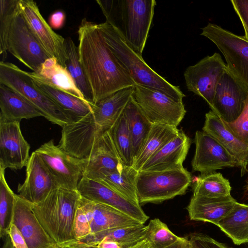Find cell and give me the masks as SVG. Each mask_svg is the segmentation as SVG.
Returning <instances> with one entry per match:
<instances>
[{"label": "cell", "mask_w": 248, "mask_h": 248, "mask_svg": "<svg viewBox=\"0 0 248 248\" xmlns=\"http://www.w3.org/2000/svg\"><path fill=\"white\" fill-rule=\"evenodd\" d=\"M79 61L93 94V105L135 83L106 43L98 24L82 19L78 31Z\"/></svg>", "instance_id": "obj_1"}, {"label": "cell", "mask_w": 248, "mask_h": 248, "mask_svg": "<svg viewBox=\"0 0 248 248\" xmlns=\"http://www.w3.org/2000/svg\"><path fill=\"white\" fill-rule=\"evenodd\" d=\"M106 18L127 44L142 56L153 21L155 0H97Z\"/></svg>", "instance_id": "obj_2"}, {"label": "cell", "mask_w": 248, "mask_h": 248, "mask_svg": "<svg viewBox=\"0 0 248 248\" xmlns=\"http://www.w3.org/2000/svg\"><path fill=\"white\" fill-rule=\"evenodd\" d=\"M81 198L78 190L57 187L41 202L31 203L36 218L56 244L67 245L76 240L74 220Z\"/></svg>", "instance_id": "obj_3"}, {"label": "cell", "mask_w": 248, "mask_h": 248, "mask_svg": "<svg viewBox=\"0 0 248 248\" xmlns=\"http://www.w3.org/2000/svg\"><path fill=\"white\" fill-rule=\"evenodd\" d=\"M99 29L119 62L136 84L159 90L182 102L185 95L179 86L170 84L152 69L126 43L117 30L106 21L98 24Z\"/></svg>", "instance_id": "obj_4"}, {"label": "cell", "mask_w": 248, "mask_h": 248, "mask_svg": "<svg viewBox=\"0 0 248 248\" xmlns=\"http://www.w3.org/2000/svg\"><path fill=\"white\" fill-rule=\"evenodd\" d=\"M0 83L26 98L52 123L62 127L73 122L65 111L38 88L28 72L15 64L0 61Z\"/></svg>", "instance_id": "obj_5"}, {"label": "cell", "mask_w": 248, "mask_h": 248, "mask_svg": "<svg viewBox=\"0 0 248 248\" xmlns=\"http://www.w3.org/2000/svg\"><path fill=\"white\" fill-rule=\"evenodd\" d=\"M192 181L183 167L160 171H139L136 186L140 204L157 203L184 194Z\"/></svg>", "instance_id": "obj_6"}, {"label": "cell", "mask_w": 248, "mask_h": 248, "mask_svg": "<svg viewBox=\"0 0 248 248\" xmlns=\"http://www.w3.org/2000/svg\"><path fill=\"white\" fill-rule=\"evenodd\" d=\"M202 30L201 35L215 44L224 56L228 71L248 90V41L211 23Z\"/></svg>", "instance_id": "obj_7"}, {"label": "cell", "mask_w": 248, "mask_h": 248, "mask_svg": "<svg viewBox=\"0 0 248 248\" xmlns=\"http://www.w3.org/2000/svg\"><path fill=\"white\" fill-rule=\"evenodd\" d=\"M6 48L34 72L39 71L46 61L51 58L31 31L19 12L18 4L8 31Z\"/></svg>", "instance_id": "obj_8"}, {"label": "cell", "mask_w": 248, "mask_h": 248, "mask_svg": "<svg viewBox=\"0 0 248 248\" xmlns=\"http://www.w3.org/2000/svg\"><path fill=\"white\" fill-rule=\"evenodd\" d=\"M133 96L153 124L177 127L186 113L183 102L155 89L136 84Z\"/></svg>", "instance_id": "obj_9"}, {"label": "cell", "mask_w": 248, "mask_h": 248, "mask_svg": "<svg viewBox=\"0 0 248 248\" xmlns=\"http://www.w3.org/2000/svg\"><path fill=\"white\" fill-rule=\"evenodd\" d=\"M35 152L59 187L77 190L87 159L74 157L56 145L51 140L41 145Z\"/></svg>", "instance_id": "obj_10"}, {"label": "cell", "mask_w": 248, "mask_h": 248, "mask_svg": "<svg viewBox=\"0 0 248 248\" xmlns=\"http://www.w3.org/2000/svg\"><path fill=\"white\" fill-rule=\"evenodd\" d=\"M227 70L226 64L219 53L207 56L185 70L184 75L186 88L205 100L213 111L215 89Z\"/></svg>", "instance_id": "obj_11"}, {"label": "cell", "mask_w": 248, "mask_h": 248, "mask_svg": "<svg viewBox=\"0 0 248 248\" xmlns=\"http://www.w3.org/2000/svg\"><path fill=\"white\" fill-rule=\"evenodd\" d=\"M19 12L39 44L51 57L66 67L67 56L65 38L54 32L40 13L32 0H18Z\"/></svg>", "instance_id": "obj_12"}, {"label": "cell", "mask_w": 248, "mask_h": 248, "mask_svg": "<svg viewBox=\"0 0 248 248\" xmlns=\"http://www.w3.org/2000/svg\"><path fill=\"white\" fill-rule=\"evenodd\" d=\"M62 127L59 146L79 159L89 158L96 140L104 132L96 124L92 112Z\"/></svg>", "instance_id": "obj_13"}, {"label": "cell", "mask_w": 248, "mask_h": 248, "mask_svg": "<svg viewBox=\"0 0 248 248\" xmlns=\"http://www.w3.org/2000/svg\"><path fill=\"white\" fill-rule=\"evenodd\" d=\"M248 90L227 70L215 89L213 111L222 121L232 123L244 109Z\"/></svg>", "instance_id": "obj_14"}, {"label": "cell", "mask_w": 248, "mask_h": 248, "mask_svg": "<svg viewBox=\"0 0 248 248\" xmlns=\"http://www.w3.org/2000/svg\"><path fill=\"white\" fill-rule=\"evenodd\" d=\"M196 148L191 165L201 173L215 172L224 168H239L235 159L213 137L203 131L195 134Z\"/></svg>", "instance_id": "obj_15"}, {"label": "cell", "mask_w": 248, "mask_h": 248, "mask_svg": "<svg viewBox=\"0 0 248 248\" xmlns=\"http://www.w3.org/2000/svg\"><path fill=\"white\" fill-rule=\"evenodd\" d=\"M79 203L87 215L91 227V234L82 241L94 243L98 237L107 231L116 228L140 225L138 220L106 204L89 201L81 197Z\"/></svg>", "instance_id": "obj_16"}, {"label": "cell", "mask_w": 248, "mask_h": 248, "mask_svg": "<svg viewBox=\"0 0 248 248\" xmlns=\"http://www.w3.org/2000/svg\"><path fill=\"white\" fill-rule=\"evenodd\" d=\"M30 150L20 122L0 120V169L19 170L26 167L30 157Z\"/></svg>", "instance_id": "obj_17"}, {"label": "cell", "mask_w": 248, "mask_h": 248, "mask_svg": "<svg viewBox=\"0 0 248 248\" xmlns=\"http://www.w3.org/2000/svg\"><path fill=\"white\" fill-rule=\"evenodd\" d=\"M77 190L82 198L112 207L142 224L148 219L140 205L136 204L101 182L82 176Z\"/></svg>", "instance_id": "obj_18"}, {"label": "cell", "mask_w": 248, "mask_h": 248, "mask_svg": "<svg viewBox=\"0 0 248 248\" xmlns=\"http://www.w3.org/2000/svg\"><path fill=\"white\" fill-rule=\"evenodd\" d=\"M59 187L39 155L33 152L26 166V178L17 187L18 195L25 200L38 203L54 189Z\"/></svg>", "instance_id": "obj_19"}, {"label": "cell", "mask_w": 248, "mask_h": 248, "mask_svg": "<svg viewBox=\"0 0 248 248\" xmlns=\"http://www.w3.org/2000/svg\"><path fill=\"white\" fill-rule=\"evenodd\" d=\"M29 248H55L58 245L48 236L35 216L31 203L16 194L13 220Z\"/></svg>", "instance_id": "obj_20"}, {"label": "cell", "mask_w": 248, "mask_h": 248, "mask_svg": "<svg viewBox=\"0 0 248 248\" xmlns=\"http://www.w3.org/2000/svg\"><path fill=\"white\" fill-rule=\"evenodd\" d=\"M202 131L215 139L235 159L242 176L248 171V144L233 135L212 110L205 114Z\"/></svg>", "instance_id": "obj_21"}, {"label": "cell", "mask_w": 248, "mask_h": 248, "mask_svg": "<svg viewBox=\"0 0 248 248\" xmlns=\"http://www.w3.org/2000/svg\"><path fill=\"white\" fill-rule=\"evenodd\" d=\"M190 142L189 138L179 130L178 135L154 154L140 171H160L183 167Z\"/></svg>", "instance_id": "obj_22"}, {"label": "cell", "mask_w": 248, "mask_h": 248, "mask_svg": "<svg viewBox=\"0 0 248 248\" xmlns=\"http://www.w3.org/2000/svg\"><path fill=\"white\" fill-rule=\"evenodd\" d=\"M237 203L231 195L214 198L193 196L187 210L191 220L210 222L216 225Z\"/></svg>", "instance_id": "obj_23"}, {"label": "cell", "mask_w": 248, "mask_h": 248, "mask_svg": "<svg viewBox=\"0 0 248 248\" xmlns=\"http://www.w3.org/2000/svg\"><path fill=\"white\" fill-rule=\"evenodd\" d=\"M124 165L117 153L108 131L97 139L87 159L83 176L91 178L102 171L121 170Z\"/></svg>", "instance_id": "obj_24"}, {"label": "cell", "mask_w": 248, "mask_h": 248, "mask_svg": "<svg viewBox=\"0 0 248 248\" xmlns=\"http://www.w3.org/2000/svg\"><path fill=\"white\" fill-rule=\"evenodd\" d=\"M134 91V86L121 89L92 105L96 124L105 132L109 130L123 113Z\"/></svg>", "instance_id": "obj_25"}, {"label": "cell", "mask_w": 248, "mask_h": 248, "mask_svg": "<svg viewBox=\"0 0 248 248\" xmlns=\"http://www.w3.org/2000/svg\"><path fill=\"white\" fill-rule=\"evenodd\" d=\"M0 120L18 121L29 119L43 114L20 94L0 83Z\"/></svg>", "instance_id": "obj_26"}, {"label": "cell", "mask_w": 248, "mask_h": 248, "mask_svg": "<svg viewBox=\"0 0 248 248\" xmlns=\"http://www.w3.org/2000/svg\"><path fill=\"white\" fill-rule=\"evenodd\" d=\"M28 74L33 79L41 81L62 91L86 100L66 67L59 64L54 58L46 60L37 72H28Z\"/></svg>", "instance_id": "obj_27"}, {"label": "cell", "mask_w": 248, "mask_h": 248, "mask_svg": "<svg viewBox=\"0 0 248 248\" xmlns=\"http://www.w3.org/2000/svg\"><path fill=\"white\" fill-rule=\"evenodd\" d=\"M138 172L132 167L124 165L119 170L102 171L89 178L101 182L129 201L140 205L136 186Z\"/></svg>", "instance_id": "obj_28"}, {"label": "cell", "mask_w": 248, "mask_h": 248, "mask_svg": "<svg viewBox=\"0 0 248 248\" xmlns=\"http://www.w3.org/2000/svg\"><path fill=\"white\" fill-rule=\"evenodd\" d=\"M123 113L127 122L135 160L148 138L153 124L141 110L133 95Z\"/></svg>", "instance_id": "obj_29"}, {"label": "cell", "mask_w": 248, "mask_h": 248, "mask_svg": "<svg viewBox=\"0 0 248 248\" xmlns=\"http://www.w3.org/2000/svg\"><path fill=\"white\" fill-rule=\"evenodd\" d=\"M32 79L38 88L65 111L73 122L92 112V105L86 100L62 91L41 81Z\"/></svg>", "instance_id": "obj_30"}, {"label": "cell", "mask_w": 248, "mask_h": 248, "mask_svg": "<svg viewBox=\"0 0 248 248\" xmlns=\"http://www.w3.org/2000/svg\"><path fill=\"white\" fill-rule=\"evenodd\" d=\"M236 245L248 243V204L237 202L216 225Z\"/></svg>", "instance_id": "obj_31"}, {"label": "cell", "mask_w": 248, "mask_h": 248, "mask_svg": "<svg viewBox=\"0 0 248 248\" xmlns=\"http://www.w3.org/2000/svg\"><path fill=\"white\" fill-rule=\"evenodd\" d=\"M177 127L154 124L148 138L140 154L136 157L133 168L140 171L144 163L166 144L178 134Z\"/></svg>", "instance_id": "obj_32"}, {"label": "cell", "mask_w": 248, "mask_h": 248, "mask_svg": "<svg viewBox=\"0 0 248 248\" xmlns=\"http://www.w3.org/2000/svg\"><path fill=\"white\" fill-rule=\"evenodd\" d=\"M193 184V196L214 198L231 195L229 181L219 172L201 173L195 178Z\"/></svg>", "instance_id": "obj_33"}, {"label": "cell", "mask_w": 248, "mask_h": 248, "mask_svg": "<svg viewBox=\"0 0 248 248\" xmlns=\"http://www.w3.org/2000/svg\"><path fill=\"white\" fill-rule=\"evenodd\" d=\"M122 163L133 167L134 157L128 124L123 112L114 124L108 130Z\"/></svg>", "instance_id": "obj_34"}, {"label": "cell", "mask_w": 248, "mask_h": 248, "mask_svg": "<svg viewBox=\"0 0 248 248\" xmlns=\"http://www.w3.org/2000/svg\"><path fill=\"white\" fill-rule=\"evenodd\" d=\"M67 59L66 67L85 99L93 105V94L89 82L79 61L78 48L71 37L65 38Z\"/></svg>", "instance_id": "obj_35"}, {"label": "cell", "mask_w": 248, "mask_h": 248, "mask_svg": "<svg viewBox=\"0 0 248 248\" xmlns=\"http://www.w3.org/2000/svg\"><path fill=\"white\" fill-rule=\"evenodd\" d=\"M4 170L0 169V236L4 238L13 224L16 194L8 186Z\"/></svg>", "instance_id": "obj_36"}, {"label": "cell", "mask_w": 248, "mask_h": 248, "mask_svg": "<svg viewBox=\"0 0 248 248\" xmlns=\"http://www.w3.org/2000/svg\"><path fill=\"white\" fill-rule=\"evenodd\" d=\"M147 231V225L144 224L116 228L102 233L94 243L105 238L117 242L122 248H129L146 239Z\"/></svg>", "instance_id": "obj_37"}, {"label": "cell", "mask_w": 248, "mask_h": 248, "mask_svg": "<svg viewBox=\"0 0 248 248\" xmlns=\"http://www.w3.org/2000/svg\"><path fill=\"white\" fill-rule=\"evenodd\" d=\"M147 228L146 239L150 241L153 248H167L181 238L174 234L158 218L150 220Z\"/></svg>", "instance_id": "obj_38"}, {"label": "cell", "mask_w": 248, "mask_h": 248, "mask_svg": "<svg viewBox=\"0 0 248 248\" xmlns=\"http://www.w3.org/2000/svg\"><path fill=\"white\" fill-rule=\"evenodd\" d=\"M18 0H0V54L6 56V37Z\"/></svg>", "instance_id": "obj_39"}, {"label": "cell", "mask_w": 248, "mask_h": 248, "mask_svg": "<svg viewBox=\"0 0 248 248\" xmlns=\"http://www.w3.org/2000/svg\"><path fill=\"white\" fill-rule=\"evenodd\" d=\"M223 122L233 135L242 141L248 144V99L244 110L235 121L232 123Z\"/></svg>", "instance_id": "obj_40"}, {"label": "cell", "mask_w": 248, "mask_h": 248, "mask_svg": "<svg viewBox=\"0 0 248 248\" xmlns=\"http://www.w3.org/2000/svg\"><path fill=\"white\" fill-rule=\"evenodd\" d=\"M74 229L76 240H84L91 234L90 222L80 203L76 213Z\"/></svg>", "instance_id": "obj_41"}, {"label": "cell", "mask_w": 248, "mask_h": 248, "mask_svg": "<svg viewBox=\"0 0 248 248\" xmlns=\"http://www.w3.org/2000/svg\"><path fill=\"white\" fill-rule=\"evenodd\" d=\"M189 240L197 248H232L210 236L200 233L192 234Z\"/></svg>", "instance_id": "obj_42"}, {"label": "cell", "mask_w": 248, "mask_h": 248, "mask_svg": "<svg viewBox=\"0 0 248 248\" xmlns=\"http://www.w3.org/2000/svg\"><path fill=\"white\" fill-rule=\"evenodd\" d=\"M231 2L241 21L245 31L244 36L248 41V0H231Z\"/></svg>", "instance_id": "obj_43"}, {"label": "cell", "mask_w": 248, "mask_h": 248, "mask_svg": "<svg viewBox=\"0 0 248 248\" xmlns=\"http://www.w3.org/2000/svg\"><path fill=\"white\" fill-rule=\"evenodd\" d=\"M8 236L13 248H29L22 233L13 223L8 231Z\"/></svg>", "instance_id": "obj_44"}, {"label": "cell", "mask_w": 248, "mask_h": 248, "mask_svg": "<svg viewBox=\"0 0 248 248\" xmlns=\"http://www.w3.org/2000/svg\"><path fill=\"white\" fill-rule=\"evenodd\" d=\"M65 15L62 11H57L50 16L49 23L51 27L58 29L62 28L65 21Z\"/></svg>", "instance_id": "obj_45"}, {"label": "cell", "mask_w": 248, "mask_h": 248, "mask_svg": "<svg viewBox=\"0 0 248 248\" xmlns=\"http://www.w3.org/2000/svg\"><path fill=\"white\" fill-rule=\"evenodd\" d=\"M94 244L99 248H122L117 242L105 238L102 239L99 242Z\"/></svg>", "instance_id": "obj_46"}, {"label": "cell", "mask_w": 248, "mask_h": 248, "mask_svg": "<svg viewBox=\"0 0 248 248\" xmlns=\"http://www.w3.org/2000/svg\"><path fill=\"white\" fill-rule=\"evenodd\" d=\"M167 248H192V246L189 238L181 237L177 242Z\"/></svg>", "instance_id": "obj_47"}, {"label": "cell", "mask_w": 248, "mask_h": 248, "mask_svg": "<svg viewBox=\"0 0 248 248\" xmlns=\"http://www.w3.org/2000/svg\"><path fill=\"white\" fill-rule=\"evenodd\" d=\"M75 248H99L93 243H86L82 241L76 240L71 243Z\"/></svg>", "instance_id": "obj_48"}, {"label": "cell", "mask_w": 248, "mask_h": 248, "mask_svg": "<svg viewBox=\"0 0 248 248\" xmlns=\"http://www.w3.org/2000/svg\"><path fill=\"white\" fill-rule=\"evenodd\" d=\"M129 248H153V247L150 241L147 239H145Z\"/></svg>", "instance_id": "obj_49"}, {"label": "cell", "mask_w": 248, "mask_h": 248, "mask_svg": "<svg viewBox=\"0 0 248 248\" xmlns=\"http://www.w3.org/2000/svg\"><path fill=\"white\" fill-rule=\"evenodd\" d=\"M9 248H13V246L12 245L11 242H10L9 245ZM55 248H75L72 244H69L67 245H57Z\"/></svg>", "instance_id": "obj_50"}, {"label": "cell", "mask_w": 248, "mask_h": 248, "mask_svg": "<svg viewBox=\"0 0 248 248\" xmlns=\"http://www.w3.org/2000/svg\"><path fill=\"white\" fill-rule=\"evenodd\" d=\"M191 242V241H190ZM192 248H197L196 246L191 242Z\"/></svg>", "instance_id": "obj_51"}, {"label": "cell", "mask_w": 248, "mask_h": 248, "mask_svg": "<svg viewBox=\"0 0 248 248\" xmlns=\"http://www.w3.org/2000/svg\"><path fill=\"white\" fill-rule=\"evenodd\" d=\"M247 189L248 190V184H247Z\"/></svg>", "instance_id": "obj_52"}, {"label": "cell", "mask_w": 248, "mask_h": 248, "mask_svg": "<svg viewBox=\"0 0 248 248\" xmlns=\"http://www.w3.org/2000/svg\"></svg>", "instance_id": "obj_53"}]
</instances>
